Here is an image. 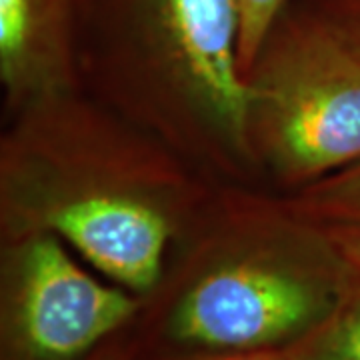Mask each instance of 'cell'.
Instances as JSON below:
<instances>
[{"instance_id": "obj_1", "label": "cell", "mask_w": 360, "mask_h": 360, "mask_svg": "<svg viewBox=\"0 0 360 360\" xmlns=\"http://www.w3.org/2000/svg\"><path fill=\"white\" fill-rule=\"evenodd\" d=\"M326 243V240H324ZM356 270L333 246L208 258L158 296L141 352H274L326 321Z\"/></svg>"}, {"instance_id": "obj_2", "label": "cell", "mask_w": 360, "mask_h": 360, "mask_svg": "<svg viewBox=\"0 0 360 360\" xmlns=\"http://www.w3.org/2000/svg\"><path fill=\"white\" fill-rule=\"evenodd\" d=\"M250 77L252 116L284 176L316 182L359 162L360 37L354 30L314 0H292Z\"/></svg>"}, {"instance_id": "obj_3", "label": "cell", "mask_w": 360, "mask_h": 360, "mask_svg": "<svg viewBox=\"0 0 360 360\" xmlns=\"http://www.w3.org/2000/svg\"><path fill=\"white\" fill-rule=\"evenodd\" d=\"M141 310L139 296L98 283L51 232L32 234L4 269L0 360H86Z\"/></svg>"}, {"instance_id": "obj_4", "label": "cell", "mask_w": 360, "mask_h": 360, "mask_svg": "<svg viewBox=\"0 0 360 360\" xmlns=\"http://www.w3.org/2000/svg\"><path fill=\"white\" fill-rule=\"evenodd\" d=\"M89 20L155 51L231 141L246 144L252 89L238 65V0H92Z\"/></svg>"}, {"instance_id": "obj_5", "label": "cell", "mask_w": 360, "mask_h": 360, "mask_svg": "<svg viewBox=\"0 0 360 360\" xmlns=\"http://www.w3.org/2000/svg\"><path fill=\"white\" fill-rule=\"evenodd\" d=\"M44 222L132 295L158 288L170 224L156 206L132 194L92 191L51 208Z\"/></svg>"}, {"instance_id": "obj_6", "label": "cell", "mask_w": 360, "mask_h": 360, "mask_svg": "<svg viewBox=\"0 0 360 360\" xmlns=\"http://www.w3.org/2000/svg\"><path fill=\"white\" fill-rule=\"evenodd\" d=\"M92 0H0V75L13 94L56 84Z\"/></svg>"}, {"instance_id": "obj_7", "label": "cell", "mask_w": 360, "mask_h": 360, "mask_svg": "<svg viewBox=\"0 0 360 360\" xmlns=\"http://www.w3.org/2000/svg\"><path fill=\"white\" fill-rule=\"evenodd\" d=\"M284 354L292 360H360V274L335 312Z\"/></svg>"}, {"instance_id": "obj_8", "label": "cell", "mask_w": 360, "mask_h": 360, "mask_svg": "<svg viewBox=\"0 0 360 360\" xmlns=\"http://www.w3.org/2000/svg\"><path fill=\"white\" fill-rule=\"evenodd\" d=\"M290 212L321 226L360 222V160L312 182L296 198Z\"/></svg>"}, {"instance_id": "obj_9", "label": "cell", "mask_w": 360, "mask_h": 360, "mask_svg": "<svg viewBox=\"0 0 360 360\" xmlns=\"http://www.w3.org/2000/svg\"><path fill=\"white\" fill-rule=\"evenodd\" d=\"M240 2V46L238 65L248 80L258 56L269 40L278 18L292 0H238Z\"/></svg>"}, {"instance_id": "obj_10", "label": "cell", "mask_w": 360, "mask_h": 360, "mask_svg": "<svg viewBox=\"0 0 360 360\" xmlns=\"http://www.w3.org/2000/svg\"><path fill=\"white\" fill-rule=\"evenodd\" d=\"M321 229H324L322 238L335 248L338 257L360 274V222L330 224Z\"/></svg>"}, {"instance_id": "obj_11", "label": "cell", "mask_w": 360, "mask_h": 360, "mask_svg": "<svg viewBox=\"0 0 360 360\" xmlns=\"http://www.w3.org/2000/svg\"><path fill=\"white\" fill-rule=\"evenodd\" d=\"M136 360H292L283 350L274 352H141Z\"/></svg>"}, {"instance_id": "obj_12", "label": "cell", "mask_w": 360, "mask_h": 360, "mask_svg": "<svg viewBox=\"0 0 360 360\" xmlns=\"http://www.w3.org/2000/svg\"><path fill=\"white\" fill-rule=\"evenodd\" d=\"M129 328V326H127ZM141 354V342L139 338L132 340L124 336V328L108 340H104L86 360H136Z\"/></svg>"}, {"instance_id": "obj_13", "label": "cell", "mask_w": 360, "mask_h": 360, "mask_svg": "<svg viewBox=\"0 0 360 360\" xmlns=\"http://www.w3.org/2000/svg\"><path fill=\"white\" fill-rule=\"evenodd\" d=\"M316 2L360 37V0H316Z\"/></svg>"}]
</instances>
